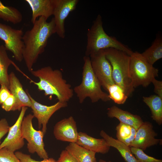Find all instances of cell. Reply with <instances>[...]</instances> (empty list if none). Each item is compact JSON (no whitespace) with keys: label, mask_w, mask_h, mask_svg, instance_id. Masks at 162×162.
Returning a JSON list of instances; mask_svg holds the SVG:
<instances>
[{"label":"cell","mask_w":162,"mask_h":162,"mask_svg":"<svg viewBox=\"0 0 162 162\" xmlns=\"http://www.w3.org/2000/svg\"><path fill=\"white\" fill-rule=\"evenodd\" d=\"M44 17H40L33 24L32 28L23 35V59L30 72L33 70V65L39 55L44 51L49 38L56 33L53 18L49 22Z\"/></svg>","instance_id":"6da1fadb"},{"label":"cell","mask_w":162,"mask_h":162,"mask_svg":"<svg viewBox=\"0 0 162 162\" xmlns=\"http://www.w3.org/2000/svg\"><path fill=\"white\" fill-rule=\"evenodd\" d=\"M34 76L39 78L38 82L33 83L40 91L44 92L45 96L54 95L58 101L67 102L74 95L71 85L64 79L61 70H53L50 66H45L31 72Z\"/></svg>","instance_id":"7a4b0ae2"},{"label":"cell","mask_w":162,"mask_h":162,"mask_svg":"<svg viewBox=\"0 0 162 162\" xmlns=\"http://www.w3.org/2000/svg\"><path fill=\"white\" fill-rule=\"evenodd\" d=\"M103 24L102 17L98 14L87 33L86 56H89L100 50L110 48L122 51L130 56L133 52L132 50L115 37L107 34Z\"/></svg>","instance_id":"3957f363"},{"label":"cell","mask_w":162,"mask_h":162,"mask_svg":"<svg viewBox=\"0 0 162 162\" xmlns=\"http://www.w3.org/2000/svg\"><path fill=\"white\" fill-rule=\"evenodd\" d=\"M106 56L112 67L113 80L128 97L134 90L130 73V56L114 48L105 49Z\"/></svg>","instance_id":"277c9868"},{"label":"cell","mask_w":162,"mask_h":162,"mask_svg":"<svg viewBox=\"0 0 162 162\" xmlns=\"http://www.w3.org/2000/svg\"><path fill=\"white\" fill-rule=\"evenodd\" d=\"M83 59L82 82L75 86L73 90L79 103H83L87 98H89L92 103L100 100L104 102L110 100L108 94L102 91L101 86L93 71L89 57L85 56Z\"/></svg>","instance_id":"5b68a950"},{"label":"cell","mask_w":162,"mask_h":162,"mask_svg":"<svg viewBox=\"0 0 162 162\" xmlns=\"http://www.w3.org/2000/svg\"><path fill=\"white\" fill-rule=\"evenodd\" d=\"M130 73L134 88L146 87L158 76L159 70L148 63L141 53L136 51L130 56Z\"/></svg>","instance_id":"8992f818"},{"label":"cell","mask_w":162,"mask_h":162,"mask_svg":"<svg viewBox=\"0 0 162 162\" xmlns=\"http://www.w3.org/2000/svg\"><path fill=\"white\" fill-rule=\"evenodd\" d=\"M34 117L31 114L24 117L21 127L22 137L27 142V148L29 153H36L41 158H48V155L43 140L45 134L41 130H37L34 128L32 123Z\"/></svg>","instance_id":"52a82bcc"},{"label":"cell","mask_w":162,"mask_h":162,"mask_svg":"<svg viewBox=\"0 0 162 162\" xmlns=\"http://www.w3.org/2000/svg\"><path fill=\"white\" fill-rule=\"evenodd\" d=\"M89 57L94 74L101 86L107 91L108 87L115 83L112 77V67L106 57L105 49L100 50Z\"/></svg>","instance_id":"ba28073f"},{"label":"cell","mask_w":162,"mask_h":162,"mask_svg":"<svg viewBox=\"0 0 162 162\" xmlns=\"http://www.w3.org/2000/svg\"><path fill=\"white\" fill-rule=\"evenodd\" d=\"M23 35L22 29H15L0 22V38L4 42L6 50L11 52L15 59L20 62L23 59Z\"/></svg>","instance_id":"9c48e42d"},{"label":"cell","mask_w":162,"mask_h":162,"mask_svg":"<svg viewBox=\"0 0 162 162\" xmlns=\"http://www.w3.org/2000/svg\"><path fill=\"white\" fill-rule=\"evenodd\" d=\"M54 5L53 15L55 24L56 33L61 38L65 37L64 22L70 13L74 10L78 0H53Z\"/></svg>","instance_id":"30bf717a"},{"label":"cell","mask_w":162,"mask_h":162,"mask_svg":"<svg viewBox=\"0 0 162 162\" xmlns=\"http://www.w3.org/2000/svg\"><path fill=\"white\" fill-rule=\"evenodd\" d=\"M32 102L31 108L33 115L38 122V128L42 126V131L45 134L47 130V124L51 116L56 111L67 106V102L58 101L53 105L50 106L43 105L34 100L28 90L26 91Z\"/></svg>","instance_id":"8fae6325"},{"label":"cell","mask_w":162,"mask_h":162,"mask_svg":"<svg viewBox=\"0 0 162 162\" xmlns=\"http://www.w3.org/2000/svg\"><path fill=\"white\" fill-rule=\"evenodd\" d=\"M28 107H23L14 124L10 127L8 134L0 144V149L4 147L14 152L22 148L24 145V139L21 133L22 122Z\"/></svg>","instance_id":"7c38bea8"},{"label":"cell","mask_w":162,"mask_h":162,"mask_svg":"<svg viewBox=\"0 0 162 162\" xmlns=\"http://www.w3.org/2000/svg\"><path fill=\"white\" fill-rule=\"evenodd\" d=\"M157 135L152 123L148 122H143L136 130L134 139L130 147H135L145 151L148 148L162 142V139L155 138Z\"/></svg>","instance_id":"4fadbf2b"},{"label":"cell","mask_w":162,"mask_h":162,"mask_svg":"<svg viewBox=\"0 0 162 162\" xmlns=\"http://www.w3.org/2000/svg\"><path fill=\"white\" fill-rule=\"evenodd\" d=\"M53 134L57 140L76 143L78 133L74 118L70 116L57 122L54 127Z\"/></svg>","instance_id":"5bb4252c"},{"label":"cell","mask_w":162,"mask_h":162,"mask_svg":"<svg viewBox=\"0 0 162 162\" xmlns=\"http://www.w3.org/2000/svg\"><path fill=\"white\" fill-rule=\"evenodd\" d=\"M9 89L15 98V104L12 111L21 110L22 107H31L32 102L24 90L19 79L13 72L9 74Z\"/></svg>","instance_id":"9a60e30c"},{"label":"cell","mask_w":162,"mask_h":162,"mask_svg":"<svg viewBox=\"0 0 162 162\" xmlns=\"http://www.w3.org/2000/svg\"><path fill=\"white\" fill-rule=\"evenodd\" d=\"M76 143L88 150L102 154L107 153L110 148L103 138H94L81 132L78 133Z\"/></svg>","instance_id":"2e32d148"},{"label":"cell","mask_w":162,"mask_h":162,"mask_svg":"<svg viewBox=\"0 0 162 162\" xmlns=\"http://www.w3.org/2000/svg\"><path fill=\"white\" fill-rule=\"evenodd\" d=\"M32 11L31 21L33 24L38 17L46 19L53 15L54 5L53 0H26Z\"/></svg>","instance_id":"e0dca14e"},{"label":"cell","mask_w":162,"mask_h":162,"mask_svg":"<svg viewBox=\"0 0 162 162\" xmlns=\"http://www.w3.org/2000/svg\"><path fill=\"white\" fill-rule=\"evenodd\" d=\"M107 114L109 117L116 118L120 122L132 126L136 130L143 122L140 116L122 110L115 105L108 109Z\"/></svg>","instance_id":"ac0fdd59"},{"label":"cell","mask_w":162,"mask_h":162,"mask_svg":"<svg viewBox=\"0 0 162 162\" xmlns=\"http://www.w3.org/2000/svg\"><path fill=\"white\" fill-rule=\"evenodd\" d=\"M100 135L104 139L108 146L118 150L126 162H139L132 153L130 147L110 136L103 130L100 131Z\"/></svg>","instance_id":"d6986e66"},{"label":"cell","mask_w":162,"mask_h":162,"mask_svg":"<svg viewBox=\"0 0 162 162\" xmlns=\"http://www.w3.org/2000/svg\"><path fill=\"white\" fill-rule=\"evenodd\" d=\"M77 162H97L96 153L88 150L75 142L70 143L65 148Z\"/></svg>","instance_id":"ffe728a7"},{"label":"cell","mask_w":162,"mask_h":162,"mask_svg":"<svg viewBox=\"0 0 162 162\" xmlns=\"http://www.w3.org/2000/svg\"><path fill=\"white\" fill-rule=\"evenodd\" d=\"M141 54L148 63L153 65L162 58V35L160 33L157 34L151 45Z\"/></svg>","instance_id":"44dd1931"},{"label":"cell","mask_w":162,"mask_h":162,"mask_svg":"<svg viewBox=\"0 0 162 162\" xmlns=\"http://www.w3.org/2000/svg\"><path fill=\"white\" fill-rule=\"evenodd\" d=\"M144 102L150 109L152 119L159 125L162 124V98L157 95L143 97Z\"/></svg>","instance_id":"7402d4cb"},{"label":"cell","mask_w":162,"mask_h":162,"mask_svg":"<svg viewBox=\"0 0 162 162\" xmlns=\"http://www.w3.org/2000/svg\"><path fill=\"white\" fill-rule=\"evenodd\" d=\"M6 51L4 45H0V85L9 88L8 68L11 64L16 66L8 56Z\"/></svg>","instance_id":"603a6c76"},{"label":"cell","mask_w":162,"mask_h":162,"mask_svg":"<svg viewBox=\"0 0 162 162\" xmlns=\"http://www.w3.org/2000/svg\"><path fill=\"white\" fill-rule=\"evenodd\" d=\"M117 139L130 147L136 129L130 125L120 122L116 128Z\"/></svg>","instance_id":"cb8c5ba5"},{"label":"cell","mask_w":162,"mask_h":162,"mask_svg":"<svg viewBox=\"0 0 162 162\" xmlns=\"http://www.w3.org/2000/svg\"><path fill=\"white\" fill-rule=\"evenodd\" d=\"M0 19L15 24L22 21V15L17 9L5 6L0 0Z\"/></svg>","instance_id":"d4e9b609"},{"label":"cell","mask_w":162,"mask_h":162,"mask_svg":"<svg viewBox=\"0 0 162 162\" xmlns=\"http://www.w3.org/2000/svg\"><path fill=\"white\" fill-rule=\"evenodd\" d=\"M107 92L110 99L118 104H124L128 98L122 88L115 83L110 86Z\"/></svg>","instance_id":"484cf974"},{"label":"cell","mask_w":162,"mask_h":162,"mask_svg":"<svg viewBox=\"0 0 162 162\" xmlns=\"http://www.w3.org/2000/svg\"><path fill=\"white\" fill-rule=\"evenodd\" d=\"M132 153L139 162H162V160L156 159L146 154L142 149L130 147Z\"/></svg>","instance_id":"4316f807"},{"label":"cell","mask_w":162,"mask_h":162,"mask_svg":"<svg viewBox=\"0 0 162 162\" xmlns=\"http://www.w3.org/2000/svg\"><path fill=\"white\" fill-rule=\"evenodd\" d=\"M0 162H21L14 152L4 147L0 149Z\"/></svg>","instance_id":"83f0119b"},{"label":"cell","mask_w":162,"mask_h":162,"mask_svg":"<svg viewBox=\"0 0 162 162\" xmlns=\"http://www.w3.org/2000/svg\"><path fill=\"white\" fill-rule=\"evenodd\" d=\"M15 154L21 162H57L52 158L43 159L41 161H37L32 159L30 155L20 152H16Z\"/></svg>","instance_id":"f1b7e54d"},{"label":"cell","mask_w":162,"mask_h":162,"mask_svg":"<svg viewBox=\"0 0 162 162\" xmlns=\"http://www.w3.org/2000/svg\"><path fill=\"white\" fill-rule=\"evenodd\" d=\"M15 98L11 94L7 99L1 104V107L6 111H12L15 104Z\"/></svg>","instance_id":"f546056e"},{"label":"cell","mask_w":162,"mask_h":162,"mask_svg":"<svg viewBox=\"0 0 162 162\" xmlns=\"http://www.w3.org/2000/svg\"><path fill=\"white\" fill-rule=\"evenodd\" d=\"M57 162H77L75 159L66 150L61 152Z\"/></svg>","instance_id":"4dcf8cb0"},{"label":"cell","mask_w":162,"mask_h":162,"mask_svg":"<svg viewBox=\"0 0 162 162\" xmlns=\"http://www.w3.org/2000/svg\"><path fill=\"white\" fill-rule=\"evenodd\" d=\"M10 126L6 118L0 120V143L2 138L8 132Z\"/></svg>","instance_id":"1f68e13d"},{"label":"cell","mask_w":162,"mask_h":162,"mask_svg":"<svg viewBox=\"0 0 162 162\" xmlns=\"http://www.w3.org/2000/svg\"><path fill=\"white\" fill-rule=\"evenodd\" d=\"M11 94L9 88L4 85L0 88V105H1Z\"/></svg>","instance_id":"d6a6232c"},{"label":"cell","mask_w":162,"mask_h":162,"mask_svg":"<svg viewBox=\"0 0 162 162\" xmlns=\"http://www.w3.org/2000/svg\"><path fill=\"white\" fill-rule=\"evenodd\" d=\"M151 83L154 86V92L162 98V81L158 80L154 78L152 80Z\"/></svg>","instance_id":"836d02e7"},{"label":"cell","mask_w":162,"mask_h":162,"mask_svg":"<svg viewBox=\"0 0 162 162\" xmlns=\"http://www.w3.org/2000/svg\"><path fill=\"white\" fill-rule=\"evenodd\" d=\"M98 162H112L111 161H106L102 160V159H100Z\"/></svg>","instance_id":"e575fe53"}]
</instances>
